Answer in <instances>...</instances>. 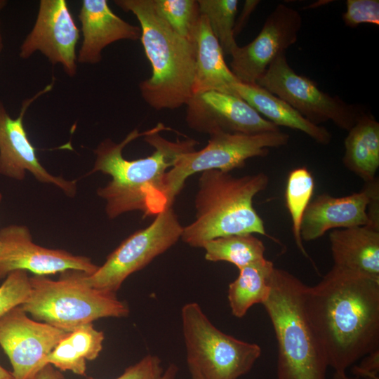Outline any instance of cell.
Returning <instances> with one entry per match:
<instances>
[{"label": "cell", "instance_id": "cell-17", "mask_svg": "<svg viewBox=\"0 0 379 379\" xmlns=\"http://www.w3.org/2000/svg\"><path fill=\"white\" fill-rule=\"evenodd\" d=\"M372 181L364 182L360 192L345 197H334L326 193L317 195L302 217V241L316 240L330 230L368 225L367 206Z\"/></svg>", "mask_w": 379, "mask_h": 379}, {"label": "cell", "instance_id": "cell-4", "mask_svg": "<svg viewBox=\"0 0 379 379\" xmlns=\"http://www.w3.org/2000/svg\"><path fill=\"white\" fill-rule=\"evenodd\" d=\"M269 181L264 173L237 177L218 170L201 172L194 199L195 220L183 227L180 239L190 246L202 248L206 241L225 236H267L253 202Z\"/></svg>", "mask_w": 379, "mask_h": 379}, {"label": "cell", "instance_id": "cell-12", "mask_svg": "<svg viewBox=\"0 0 379 379\" xmlns=\"http://www.w3.org/2000/svg\"><path fill=\"white\" fill-rule=\"evenodd\" d=\"M302 27L298 11L278 4L265 20L258 36L232 53L230 70L244 84H256L270 63L294 44Z\"/></svg>", "mask_w": 379, "mask_h": 379}, {"label": "cell", "instance_id": "cell-2", "mask_svg": "<svg viewBox=\"0 0 379 379\" xmlns=\"http://www.w3.org/2000/svg\"><path fill=\"white\" fill-rule=\"evenodd\" d=\"M164 130L172 129L162 123L144 132L135 128L121 142L107 138L94 149L96 158L91 173L101 172L112 177L97 190L106 201L109 218L135 211L145 217L156 215L167 208L165 175L181 155L196 150L199 142L192 138L166 140L159 134Z\"/></svg>", "mask_w": 379, "mask_h": 379}, {"label": "cell", "instance_id": "cell-21", "mask_svg": "<svg viewBox=\"0 0 379 379\" xmlns=\"http://www.w3.org/2000/svg\"><path fill=\"white\" fill-rule=\"evenodd\" d=\"M234 91L235 95L277 126L298 130L320 145H327L331 142L332 135L326 128L311 123L286 102L258 85L237 82Z\"/></svg>", "mask_w": 379, "mask_h": 379}, {"label": "cell", "instance_id": "cell-11", "mask_svg": "<svg viewBox=\"0 0 379 379\" xmlns=\"http://www.w3.org/2000/svg\"><path fill=\"white\" fill-rule=\"evenodd\" d=\"M48 324L33 320L20 306L0 318V346L9 359L13 379H27L67 335Z\"/></svg>", "mask_w": 379, "mask_h": 379}, {"label": "cell", "instance_id": "cell-40", "mask_svg": "<svg viewBox=\"0 0 379 379\" xmlns=\"http://www.w3.org/2000/svg\"><path fill=\"white\" fill-rule=\"evenodd\" d=\"M3 48H4V44H3V39H2V36H1V28H0V53H1V51L3 50Z\"/></svg>", "mask_w": 379, "mask_h": 379}, {"label": "cell", "instance_id": "cell-41", "mask_svg": "<svg viewBox=\"0 0 379 379\" xmlns=\"http://www.w3.org/2000/svg\"><path fill=\"white\" fill-rule=\"evenodd\" d=\"M6 3H7V1H5V0H0V11L6 6Z\"/></svg>", "mask_w": 379, "mask_h": 379}, {"label": "cell", "instance_id": "cell-19", "mask_svg": "<svg viewBox=\"0 0 379 379\" xmlns=\"http://www.w3.org/2000/svg\"><path fill=\"white\" fill-rule=\"evenodd\" d=\"M329 241L333 266L379 279V230L368 225L335 229Z\"/></svg>", "mask_w": 379, "mask_h": 379}, {"label": "cell", "instance_id": "cell-37", "mask_svg": "<svg viewBox=\"0 0 379 379\" xmlns=\"http://www.w3.org/2000/svg\"><path fill=\"white\" fill-rule=\"evenodd\" d=\"M333 379H361V378L348 376L346 374V371H335L333 376Z\"/></svg>", "mask_w": 379, "mask_h": 379}, {"label": "cell", "instance_id": "cell-1", "mask_svg": "<svg viewBox=\"0 0 379 379\" xmlns=\"http://www.w3.org/2000/svg\"><path fill=\"white\" fill-rule=\"evenodd\" d=\"M304 305L328 367L346 371L379 348V279L333 266L305 286Z\"/></svg>", "mask_w": 379, "mask_h": 379}, {"label": "cell", "instance_id": "cell-3", "mask_svg": "<svg viewBox=\"0 0 379 379\" xmlns=\"http://www.w3.org/2000/svg\"><path fill=\"white\" fill-rule=\"evenodd\" d=\"M124 11L135 15L140 41L152 67V75L141 81L143 100L156 110L175 109L193 95L195 42L176 33L154 10L151 0H116Z\"/></svg>", "mask_w": 379, "mask_h": 379}, {"label": "cell", "instance_id": "cell-42", "mask_svg": "<svg viewBox=\"0 0 379 379\" xmlns=\"http://www.w3.org/2000/svg\"><path fill=\"white\" fill-rule=\"evenodd\" d=\"M2 197H3V195H2V194L0 192V202H1V200H2Z\"/></svg>", "mask_w": 379, "mask_h": 379}, {"label": "cell", "instance_id": "cell-34", "mask_svg": "<svg viewBox=\"0 0 379 379\" xmlns=\"http://www.w3.org/2000/svg\"><path fill=\"white\" fill-rule=\"evenodd\" d=\"M260 1L257 0H246L245 1L242 11L238 19L235 21L234 34L236 36L242 29L245 27L247 21L253 12L256 6L259 4Z\"/></svg>", "mask_w": 379, "mask_h": 379}, {"label": "cell", "instance_id": "cell-39", "mask_svg": "<svg viewBox=\"0 0 379 379\" xmlns=\"http://www.w3.org/2000/svg\"><path fill=\"white\" fill-rule=\"evenodd\" d=\"M192 379H204L200 373L194 368H189Z\"/></svg>", "mask_w": 379, "mask_h": 379}, {"label": "cell", "instance_id": "cell-36", "mask_svg": "<svg viewBox=\"0 0 379 379\" xmlns=\"http://www.w3.org/2000/svg\"><path fill=\"white\" fill-rule=\"evenodd\" d=\"M178 372V367L171 364L159 379H174Z\"/></svg>", "mask_w": 379, "mask_h": 379}, {"label": "cell", "instance_id": "cell-9", "mask_svg": "<svg viewBox=\"0 0 379 379\" xmlns=\"http://www.w3.org/2000/svg\"><path fill=\"white\" fill-rule=\"evenodd\" d=\"M182 230L173 206L164 208L149 226L123 241L95 272H84V281L91 287L116 293L127 277L175 245Z\"/></svg>", "mask_w": 379, "mask_h": 379}, {"label": "cell", "instance_id": "cell-31", "mask_svg": "<svg viewBox=\"0 0 379 379\" xmlns=\"http://www.w3.org/2000/svg\"><path fill=\"white\" fill-rule=\"evenodd\" d=\"M160 359L147 354L134 365L128 367L116 379H159L163 374Z\"/></svg>", "mask_w": 379, "mask_h": 379}, {"label": "cell", "instance_id": "cell-5", "mask_svg": "<svg viewBox=\"0 0 379 379\" xmlns=\"http://www.w3.org/2000/svg\"><path fill=\"white\" fill-rule=\"evenodd\" d=\"M305 286L274 267L270 293L262 304L277 341V379H326V356L305 309Z\"/></svg>", "mask_w": 379, "mask_h": 379}, {"label": "cell", "instance_id": "cell-22", "mask_svg": "<svg viewBox=\"0 0 379 379\" xmlns=\"http://www.w3.org/2000/svg\"><path fill=\"white\" fill-rule=\"evenodd\" d=\"M343 163L368 182L376 178L379 168V123L365 112L348 131Z\"/></svg>", "mask_w": 379, "mask_h": 379}, {"label": "cell", "instance_id": "cell-35", "mask_svg": "<svg viewBox=\"0 0 379 379\" xmlns=\"http://www.w3.org/2000/svg\"><path fill=\"white\" fill-rule=\"evenodd\" d=\"M27 379H64V377L60 371L47 364Z\"/></svg>", "mask_w": 379, "mask_h": 379}, {"label": "cell", "instance_id": "cell-10", "mask_svg": "<svg viewBox=\"0 0 379 379\" xmlns=\"http://www.w3.org/2000/svg\"><path fill=\"white\" fill-rule=\"evenodd\" d=\"M256 84L286 102L315 125L331 121L348 131L366 112L361 105L332 96L322 91L310 78L295 73L287 61L286 53L270 63Z\"/></svg>", "mask_w": 379, "mask_h": 379}, {"label": "cell", "instance_id": "cell-8", "mask_svg": "<svg viewBox=\"0 0 379 379\" xmlns=\"http://www.w3.org/2000/svg\"><path fill=\"white\" fill-rule=\"evenodd\" d=\"M209 136L204 148L181 155L167 171L164 197L168 207L173 206L190 175L209 170L230 172L242 168L247 159L265 157L270 148L286 145L289 140V135L281 130L253 134L218 133Z\"/></svg>", "mask_w": 379, "mask_h": 379}, {"label": "cell", "instance_id": "cell-23", "mask_svg": "<svg viewBox=\"0 0 379 379\" xmlns=\"http://www.w3.org/2000/svg\"><path fill=\"white\" fill-rule=\"evenodd\" d=\"M104 339V333L95 329L93 324L83 325L69 332L47 356L44 364L59 371L85 375L86 361L99 356Z\"/></svg>", "mask_w": 379, "mask_h": 379}, {"label": "cell", "instance_id": "cell-38", "mask_svg": "<svg viewBox=\"0 0 379 379\" xmlns=\"http://www.w3.org/2000/svg\"><path fill=\"white\" fill-rule=\"evenodd\" d=\"M0 379H13L11 372L8 371L0 365Z\"/></svg>", "mask_w": 379, "mask_h": 379}, {"label": "cell", "instance_id": "cell-33", "mask_svg": "<svg viewBox=\"0 0 379 379\" xmlns=\"http://www.w3.org/2000/svg\"><path fill=\"white\" fill-rule=\"evenodd\" d=\"M367 214L369 219L368 226L379 230V182L377 178L372 181Z\"/></svg>", "mask_w": 379, "mask_h": 379}, {"label": "cell", "instance_id": "cell-30", "mask_svg": "<svg viewBox=\"0 0 379 379\" xmlns=\"http://www.w3.org/2000/svg\"><path fill=\"white\" fill-rule=\"evenodd\" d=\"M342 17L345 25L350 27L362 23L379 25V1L347 0Z\"/></svg>", "mask_w": 379, "mask_h": 379}, {"label": "cell", "instance_id": "cell-14", "mask_svg": "<svg viewBox=\"0 0 379 379\" xmlns=\"http://www.w3.org/2000/svg\"><path fill=\"white\" fill-rule=\"evenodd\" d=\"M186 106L188 127L200 133L253 134L280 130L234 95L213 91L197 93Z\"/></svg>", "mask_w": 379, "mask_h": 379}, {"label": "cell", "instance_id": "cell-20", "mask_svg": "<svg viewBox=\"0 0 379 379\" xmlns=\"http://www.w3.org/2000/svg\"><path fill=\"white\" fill-rule=\"evenodd\" d=\"M196 62L193 95L218 91L234 95V85L239 82L227 65L224 53L213 33L207 18L201 15L194 36Z\"/></svg>", "mask_w": 379, "mask_h": 379}, {"label": "cell", "instance_id": "cell-13", "mask_svg": "<svg viewBox=\"0 0 379 379\" xmlns=\"http://www.w3.org/2000/svg\"><path fill=\"white\" fill-rule=\"evenodd\" d=\"M98 268L86 256L34 244L29 229L25 225H11L0 230V279L15 270L44 276L67 270L91 274Z\"/></svg>", "mask_w": 379, "mask_h": 379}, {"label": "cell", "instance_id": "cell-27", "mask_svg": "<svg viewBox=\"0 0 379 379\" xmlns=\"http://www.w3.org/2000/svg\"><path fill=\"white\" fill-rule=\"evenodd\" d=\"M200 14L204 15L224 55H232L239 46L234 28L237 13V0H197Z\"/></svg>", "mask_w": 379, "mask_h": 379}, {"label": "cell", "instance_id": "cell-15", "mask_svg": "<svg viewBox=\"0 0 379 379\" xmlns=\"http://www.w3.org/2000/svg\"><path fill=\"white\" fill-rule=\"evenodd\" d=\"M79 29L65 0H41L35 24L20 46L19 55L41 52L53 65L60 63L69 77L77 74Z\"/></svg>", "mask_w": 379, "mask_h": 379}, {"label": "cell", "instance_id": "cell-25", "mask_svg": "<svg viewBox=\"0 0 379 379\" xmlns=\"http://www.w3.org/2000/svg\"><path fill=\"white\" fill-rule=\"evenodd\" d=\"M205 259L211 262H227L239 270L265 258V246L253 234L218 237L204 244Z\"/></svg>", "mask_w": 379, "mask_h": 379}, {"label": "cell", "instance_id": "cell-29", "mask_svg": "<svg viewBox=\"0 0 379 379\" xmlns=\"http://www.w3.org/2000/svg\"><path fill=\"white\" fill-rule=\"evenodd\" d=\"M29 278L25 270L13 271L5 278L0 286V318L27 299L30 293Z\"/></svg>", "mask_w": 379, "mask_h": 379}, {"label": "cell", "instance_id": "cell-6", "mask_svg": "<svg viewBox=\"0 0 379 379\" xmlns=\"http://www.w3.org/2000/svg\"><path fill=\"white\" fill-rule=\"evenodd\" d=\"M84 272H62L58 280L39 275L30 277V293L20 307L36 321L67 332L100 318L129 314L128 306L117 298L116 293L86 284Z\"/></svg>", "mask_w": 379, "mask_h": 379}, {"label": "cell", "instance_id": "cell-18", "mask_svg": "<svg viewBox=\"0 0 379 379\" xmlns=\"http://www.w3.org/2000/svg\"><path fill=\"white\" fill-rule=\"evenodd\" d=\"M83 42L77 61L96 64L107 46L122 39L135 41L140 38V27L129 24L117 15L106 0H84L79 13Z\"/></svg>", "mask_w": 379, "mask_h": 379}, {"label": "cell", "instance_id": "cell-28", "mask_svg": "<svg viewBox=\"0 0 379 379\" xmlns=\"http://www.w3.org/2000/svg\"><path fill=\"white\" fill-rule=\"evenodd\" d=\"M158 15L178 34L194 41L200 12L197 0H151Z\"/></svg>", "mask_w": 379, "mask_h": 379}, {"label": "cell", "instance_id": "cell-26", "mask_svg": "<svg viewBox=\"0 0 379 379\" xmlns=\"http://www.w3.org/2000/svg\"><path fill=\"white\" fill-rule=\"evenodd\" d=\"M314 180L305 166L293 169L288 175L285 201L292 222L293 235L299 251L306 257L300 235V226L304 213L311 201L314 190Z\"/></svg>", "mask_w": 379, "mask_h": 379}, {"label": "cell", "instance_id": "cell-16", "mask_svg": "<svg viewBox=\"0 0 379 379\" xmlns=\"http://www.w3.org/2000/svg\"><path fill=\"white\" fill-rule=\"evenodd\" d=\"M53 85V82H51L32 98L25 100L15 119L11 117L0 101V174L22 180L27 171L39 182L54 185L66 195L72 197L77 192V180H67L53 175L44 168L23 124L28 107L40 95L51 91Z\"/></svg>", "mask_w": 379, "mask_h": 379}, {"label": "cell", "instance_id": "cell-32", "mask_svg": "<svg viewBox=\"0 0 379 379\" xmlns=\"http://www.w3.org/2000/svg\"><path fill=\"white\" fill-rule=\"evenodd\" d=\"M358 364L352 365V373L361 379H379V348L363 357Z\"/></svg>", "mask_w": 379, "mask_h": 379}, {"label": "cell", "instance_id": "cell-24", "mask_svg": "<svg viewBox=\"0 0 379 379\" xmlns=\"http://www.w3.org/2000/svg\"><path fill=\"white\" fill-rule=\"evenodd\" d=\"M272 262L264 258L239 270L237 278L228 286L227 298L232 314L241 318L255 304H262L271 290Z\"/></svg>", "mask_w": 379, "mask_h": 379}, {"label": "cell", "instance_id": "cell-7", "mask_svg": "<svg viewBox=\"0 0 379 379\" xmlns=\"http://www.w3.org/2000/svg\"><path fill=\"white\" fill-rule=\"evenodd\" d=\"M181 321L188 367L204 379H238L251 370L261 354L258 345L216 328L197 302L182 307Z\"/></svg>", "mask_w": 379, "mask_h": 379}]
</instances>
